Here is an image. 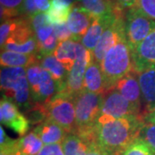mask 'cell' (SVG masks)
I'll return each instance as SVG.
<instances>
[{
  "label": "cell",
  "instance_id": "obj_37",
  "mask_svg": "<svg viewBox=\"0 0 155 155\" xmlns=\"http://www.w3.org/2000/svg\"><path fill=\"white\" fill-rule=\"evenodd\" d=\"M39 12L41 11H39L38 8L36 7L34 0H24L23 6H22V17L30 18Z\"/></svg>",
  "mask_w": 155,
  "mask_h": 155
},
{
  "label": "cell",
  "instance_id": "obj_4",
  "mask_svg": "<svg viewBox=\"0 0 155 155\" xmlns=\"http://www.w3.org/2000/svg\"><path fill=\"white\" fill-rule=\"evenodd\" d=\"M105 91L114 89L116 83L133 70L132 53L126 38L119 41L106 54L101 64Z\"/></svg>",
  "mask_w": 155,
  "mask_h": 155
},
{
  "label": "cell",
  "instance_id": "obj_20",
  "mask_svg": "<svg viewBox=\"0 0 155 155\" xmlns=\"http://www.w3.org/2000/svg\"><path fill=\"white\" fill-rule=\"evenodd\" d=\"M116 14H120V13H116L115 15L108 17H102V18L94 17L91 27L89 28L88 31L86 32L85 35L81 41V43L86 49L91 51V53L94 51L102 35L105 30L106 27L110 22L111 20L116 17Z\"/></svg>",
  "mask_w": 155,
  "mask_h": 155
},
{
  "label": "cell",
  "instance_id": "obj_17",
  "mask_svg": "<svg viewBox=\"0 0 155 155\" xmlns=\"http://www.w3.org/2000/svg\"><path fill=\"white\" fill-rule=\"evenodd\" d=\"M137 73L145 108L144 118L147 114L155 110V69H148Z\"/></svg>",
  "mask_w": 155,
  "mask_h": 155
},
{
  "label": "cell",
  "instance_id": "obj_8",
  "mask_svg": "<svg viewBox=\"0 0 155 155\" xmlns=\"http://www.w3.org/2000/svg\"><path fill=\"white\" fill-rule=\"evenodd\" d=\"M124 21L126 40L132 53L155 28V21L143 15L135 6L127 9Z\"/></svg>",
  "mask_w": 155,
  "mask_h": 155
},
{
  "label": "cell",
  "instance_id": "obj_12",
  "mask_svg": "<svg viewBox=\"0 0 155 155\" xmlns=\"http://www.w3.org/2000/svg\"><path fill=\"white\" fill-rule=\"evenodd\" d=\"M91 59V52L85 48L78 57L72 70L68 73L66 89L63 91H66L67 94L76 97V96L83 91L84 74Z\"/></svg>",
  "mask_w": 155,
  "mask_h": 155
},
{
  "label": "cell",
  "instance_id": "obj_11",
  "mask_svg": "<svg viewBox=\"0 0 155 155\" xmlns=\"http://www.w3.org/2000/svg\"><path fill=\"white\" fill-rule=\"evenodd\" d=\"M0 121L3 125L12 129L19 135H25L29 128V122L17 106L11 100L2 97L0 102Z\"/></svg>",
  "mask_w": 155,
  "mask_h": 155
},
{
  "label": "cell",
  "instance_id": "obj_24",
  "mask_svg": "<svg viewBox=\"0 0 155 155\" xmlns=\"http://www.w3.org/2000/svg\"><path fill=\"white\" fill-rule=\"evenodd\" d=\"M75 4L94 17H108L116 14L110 0H78Z\"/></svg>",
  "mask_w": 155,
  "mask_h": 155
},
{
  "label": "cell",
  "instance_id": "obj_27",
  "mask_svg": "<svg viewBox=\"0 0 155 155\" xmlns=\"http://www.w3.org/2000/svg\"><path fill=\"white\" fill-rule=\"evenodd\" d=\"M24 0H0L1 3V22L21 16Z\"/></svg>",
  "mask_w": 155,
  "mask_h": 155
},
{
  "label": "cell",
  "instance_id": "obj_9",
  "mask_svg": "<svg viewBox=\"0 0 155 155\" xmlns=\"http://www.w3.org/2000/svg\"><path fill=\"white\" fill-rule=\"evenodd\" d=\"M126 38L125 21L122 13L116 16L106 27L94 51L91 53L92 60L101 66L106 54L122 39Z\"/></svg>",
  "mask_w": 155,
  "mask_h": 155
},
{
  "label": "cell",
  "instance_id": "obj_30",
  "mask_svg": "<svg viewBox=\"0 0 155 155\" xmlns=\"http://www.w3.org/2000/svg\"><path fill=\"white\" fill-rule=\"evenodd\" d=\"M21 22V17L18 18H12L6 20L5 22H1V27H0V45L1 48L5 45L7 39L11 34L13 33L16 28L18 27Z\"/></svg>",
  "mask_w": 155,
  "mask_h": 155
},
{
  "label": "cell",
  "instance_id": "obj_14",
  "mask_svg": "<svg viewBox=\"0 0 155 155\" xmlns=\"http://www.w3.org/2000/svg\"><path fill=\"white\" fill-rule=\"evenodd\" d=\"M114 89L140 112L142 96L137 72L134 69L130 71L116 83Z\"/></svg>",
  "mask_w": 155,
  "mask_h": 155
},
{
  "label": "cell",
  "instance_id": "obj_3",
  "mask_svg": "<svg viewBox=\"0 0 155 155\" xmlns=\"http://www.w3.org/2000/svg\"><path fill=\"white\" fill-rule=\"evenodd\" d=\"M2 97L12 101L22 110L31 109L34 102L24 67H1L0 74Z\"/></svg>",
  "mask_w": 155,
  "mask_h": 155
},
{
  "label": "cell",
  "instance_id": "obj_22",
  "mask_svg": "<svg viewBox=\"0 0 155 155\" xmlns=\"http://www.w3.org/2000/svg\"><path fill=\"white\" fill-rule=\"evenodd\" d=\"M84 90L94 93H104L105 91L101 66L92 59L85 71L84 78Z\"/></svg>",
  "mask_w": 155,
  "mask_h": 155
},
{
  "label": "cell",
  "instance_id": "obj_15",
  "mask_svg": "<svg viewBox=\"0 0 155 155\" xmlns=\"http://www.w3.org/2000/svg\"><path fill=\"white\" fill-rule=\"evenodd\" d=\"M94 17L76 4L73 5L72 12L67 24L72 35V39L81 41L93 22Z\"/></svg>",
  "mask_w": 155,
  "mask_h": 155
},
{
  "label": "cell",
  "instance_id": "obj_6",
  "mask_svg": "<svg viewBox=\"0 0 155 155\" xmlns=\"http://www.w3.org/2000/svg\"><path fill=\"white\" fill-rule=\"evenodd\" d=\"M48 119L56 122L67 133H73L75 130V97L66 91L58 92L45 104Z\"/></svg>",
  "mask_w": 155,
  "mask_h": 155
},
{
  "label": "cell",
  "instance_id": "obj_5",
  "mask_svg": "<svg viewBox=\"0 0 155 155\" xmlns=\"http://www.w3.org/2000/svg\"><path fill=\"white\" fill-rule=\"evenodd\" d=\"M26 72L35 103L45 104L61 91L60 85L54 80L49 72L41 67L40 62L27 67Z\"/></svg>",
  "mask_w": 155,
  "mask_h": 155
},
{
  "label": "cell",
  "instance_id": "obj_19",
  "mask_svg": "<svg viewBox=\"0 0 155 155\" xmlns=\"http://www.w3.org/2000/svg\"><path fill=\"white\" fill-rule=\"evenodd\" d=\"M34 132L45 145L61 144L68 134L61 126L50 119H46L38 124L35 127Z\"/></svg>",
  "mask_w": 155,
  "mask_h": 155
},
{
  "label": "cell",
  "instance_id": "obj_29",
  "mask_svg": "<svg viewBox=\"0 0 155 155\" xmlns=\"http://www.w3.org/2000/svg\"><path fill=\"white\" fill-rule=\"evenodd\" d=\"M24 116L27 117L29 123L31 124H40L48 119V113L46 105L43 104H37L29 109L28 110L25 111Z\"/></svg>",
  "mask_w": 155,
  "mask_h": 155
},
{
  "label": "cell",
  "instance_id": "obj_35",
  "mask_svg": "<svg viewBox=\"0 0 155 155\" xmlns=\"http://www.w3.org/2000/svg\"><path fill=\"white\" fill-rule=\"evenodd\" d=\"M54 34L59 43L72 39V35L70 29L68 28L67 23L61 25H54Z\"/></svg>",
  "mask_w": 155,
  "mask_h": 155
},
{
  "label": "cell",
  "instance_id": "obj_2",
  "mask_svg": "<svg viewBox=\"0 0 155 155\" xmlns=\"http://www.w3.org/2000/svg\"><path fill=\"white\" fill-rule=\"evenodd\" d=\"M104 93H94L83 90L75 97L76 122L72 134L86 140L89 142H96L94 128L101 115Z\"/></svg>",
  "mask_w": 155,
  "mask_h": 155
},
{
  "label": "cell",
  "instance_id": "obj_23",
  "mask_svg": "<svg viewBox=\"0 0 155 155\" xmlns=\"http://www.w3.org/2000/svg\"><path fill=\"white\" fill-rule=\"evenodd\" d=\"M1 67H25L40 62V56L35 54H23L12 51H1Z\"/></svg>",
  "mask_w": 155,
  "mask_h": 155
},
{
  "label": "cell",
  "instance_id": "obj_43",
  "mask_svg": "<svg viewBox=\"0 0 155 155\" xmlns=\"http://www.w3.org/2000/svg\"><path fill=\"white\" fill-rule=\"evenodd\" d=\"M143 119H144L145 122L155 124V110L153 111L148 113V114H147V115L144 116Z\"/></svg>",
  "mask_w": 155,
  "mask_h": 155
},
{
  "label": "cell",
  "instance_id": "obj_39",
  "mask_svg": "<svg viewBox=\"0 0 155 155\" xmlns=\"http://www.w3.org/2000/svg\"><path fill=\"white\" fill-rule=\"evenodd\" d=\"M38 155H65L62 144L46 145L41 150Z\"/></svg>",
  "mask_w": 155,
  "mask_h": 155
},
{
  "label": "cell",
  "instance_id": "obj_7",
  "mask_svg": "<svg viewBox=\"0 0 155 155\" xmlns=\"http://www.w3.org/2000/svg\"><path fill=\"white\" fill-rule=\"evenodd\" d=\"M1 49L23 54L39 55L38 41L29 18L21 17L20 24L9 36Z\"/></svg>",
  "mask_w": 155,
  "mask_h": 155
},
{
  "label": "cell",
  "instance_id": "obj_32",
  "mask_svg": "<svg viewBox=\"0 0 155 155\" xmlns=\"http://www.w3.org/2000/svg\"><path fill=\"white\" fill-rule=\"evenodd\" d=\"M59 41L57 40L55 34L54 33L49 38H48L42 43L39 44V56L40 58L45 55L54 54Z\"/></svg>",
  "mask_w": 155,
  "mask_h": 155
},
{
  "label": "cell",
  "instance_id": "obj_40",
  "mask_svg": "<svg viewBox=\"0 0 155 155\" xmlns=\"http://www.w3.org/2000/svg\"><path fill=\"white\" fill-rule=\"evenodd\" d=\"M85 155H111L109 152H107L105 149H104L102 147H100L99 145L97 142H92L90 145L87 153Z\"/></svg>",
  "mask_w": 155,
  "mask_h": 155
},
{
  "label": "cell",
  "instance_id": "obj_41",
  "mask_svg": "<svg viewBox=\"0 0 155 155\" xmlns=\"http://www.w3.org/2000/svg\"><path fill=\"white\" fill-rule=\"evenodd\" d=\"M0 134H1V138H0V147L1 148H5V147H8L15 142L16 140H12L10 138L7 134H6L5 131L4 130L3 126L0 127Z\"/></svg>",
  "mask_w": 155,
  "mask_h": 155
},
{
  "label": "cell",
  "instance_id": "obj_28",
  "mask_svg": "<svg viewBox=\"0 0 155 155\" xmlns=\"http://www.w3.org/2000/svg\"><path fill=\"white\" fill-rule=\"evenodd\" d=\"M120 155H155V153L144 140L138 137L127 146Z\"/></svg>",
  "mask_w": 155,
  "mask_h": 155
},
{
  "label": "cell",
  "instance_id": "obj_33",
  "mask_svg": "<svg viewBox=\"0 0 155 155\" xmlns=\"http://www.w3.org/2000/svg\"><path fill=\"white\" fill-rule=\"evenodd\" d=\"M135 7L146 17L155 21V0H137Z\"/></svg>",
  "mask_w": 155,
  "mask_h": 155
},
{
  "label": "cell",
  "instance_id": "obj_44",
  "mask_svg": "<svg viewBox=\"0 0 155 155\" xmlns=\"http://www.w3.org/2000/svg\"><path fill=\"white\" fill-rule=\"evenodd\" d=\"M55 1L61 3V4H63V5H65L72 6L76 2H77L78 0H55Z\"/></svg>",
  "mask_w": 155,
  "mask_h": 155
},
{
  "label": "cell",
  "instance_id": "obj_25",
  "mask_svg": "<svg viewBox=\"0 0 155 155\" xmlns=\"http://www.w3.org/2000/svg\"><path fill=\"white\" fill-rule=\"evenodd\" d=\"M91 143L76 134L69 133L61 144L65 155H85Z\"/></svg>",
  "mask_w": 155,
  "mask_h": 155
},
{
  "label": "cell",
  "instance_id": "obj_1",
  "mask_svg": "<svg viewBox=\"0 0 155 155\" xmlns=\"http://www.w3.org/2000/svg\"><path fill=\"white\" fill-rule=\"evenodd\" d=\"M144 122L140 116L115 119L100 115L94 128L95 141L111 155H120L138 138Z\"/></svg>",
  "mask_w": 155,
  "mask_h": 155
},
{
  "label": "cell",
  "instance_id": "obj_10",
  "mask_svg": "<svg viewBox=\"0 0 155 155\" xmlns=\"http://www.w3.org/2000/svg\"><path fill=\"white\" fill-rule=\"evenodd\" d=\"M101 115L110 116L115 119L127 116H141L140 112L115 89L104 92Z\"/></svg>",
  "mask_w": 155,
  "mask_h": 155
},
{
  "label": "cell",
  "instance_id": "obj_36",
  "mask_svg": "<svg viewBox=\"0 0 155 155\" xmlns=\"http://www.w3.org/2000/svg\"><path fill=\"white\" fill-rule=\"evenodd\" d=\"M115 13H122L124 9H129L136 5L137 0H110Z\"/></svg>",
  "mask_w": 155,
  "mask_h": 155
},
{
  "label": "cell",
  "instance_id": "obj_34",
  "mask_svg": "<svg viewBox=\"0 0 155 155\" xmlns=\"http://www.w3.org/2000/svg\"><path fill=\"white\" fill-rule=\"evenodd\" d=\"M30 22H31V26L35 30V32L39 29V28L48 26V25H52L50 23L49 20L48 18L47 14H45L44 12H39L36 15H35L32 17L29 18Z\"/></svg>",
  "mask_w": 155,
  "mask_h": 155
},
{
  "label": "cell",
  "instance_id": "obj_42",
  "mask_svg": "<svg viewBox=\"0 0 155 155\" xmlns=\"http://www.w3.org/2000/svg\"><path fill=\"white\" fill-rule=\"evenodd\" d=\"M35 3V5L38 8L41 12L48 11L50 8L49 0H34Z\"/></svg>",
  "mask_w": 155,
  "mask_h": 155
},
{
  "label": "cell",
  "instance_id": "obj_38",
  "mask_svg": "<svg viewBox=\"0 0 155 155\" xmlns=\"http://www.w3.org/2000/svg\"><path fill=\"white\" fill-rule=\"evenodd\" d=\"M54 33V25H48L42 28H39L35 31V35L38 41V43H42Z\"/></svg>",
  "mask_w": 155,
  "mask_h": 155
},
{
  "label": "cell",
  "instance_id": "obj_45",
  "mask_svg": "<svg viewBox=\"0 0 155 155\" xmlns=\"http://www.w3.org/2000/svg\"><path fill=\"white\" fill-rule=\"evenodd\" d=\"M0 155H12V153L10 151H8V150H1Z\"/></svg>",
  "mask_w": 155,
  "mask_h": 155
},
{
  "label": "cell",
  "instance_id": "obj_31",
  "mask_svg": "<svg viewBox=\"0 0 155 155\" xmlns=\"http://www.w3.org/2000/svg\"><path fill=\"white\" fill-rule=\"evenodd\" d=\"M139 137L144 140L155 153V124L145 122L140 129Z\"/></svg>",
  "mask_w": 155,
  "mask_h": 155
},
{
  "label": "cell",
  "instance_id": "obj_16",
  "mask_svg": "<svg viewBox=\"0 0 155 155\" xmlns=\"http://www.w3.org/2000/svg\"><path fill=\"white\" fill-rule=\"evenodd\" d=\"M84 49L85 48L82 43L71 39L60 42L54 53V55L63 65L67 72H70L78 57L82 54Z\"/></svg>",
  "mask_w": 155,
  "mask_h": 155
},
{
  "label": "cell",
  "instance_id": "obj_26",
  "mask_svg": "<svg viewBox=\"0 0 155 155\" xmlns=\"http://www.w3.org/2000/svg\"><path fill=\"white\" fill-rule=\"evenodd\" d=\"M72 7L73 5L67 6L55 0H51L49 10L47 11V16L50 23L52 25H61L67 22Z\"/></svg>",
  "mask_w": 155,
  "mask_h": 155
},
{
  "label": "cell",
  "instance_id": "obj_21",
  "mask_svg": "<svg viewBox=\"0 0 155 155\" xmlns=\"http://www.w3.org/2000/svg\"><path fill=\"white\" fill-rule=\"evenodd\" d=\"M40 65L41 67L51 74L56 83L60 85L61 91L66 89L68 73L66 68L54 54L42 56L40 58Z\"/></svg>",
  "mask_w": 155,
  "mask_h": 155
},
{
  "label": "cell",
  "instance_id": "obj_18",
  "mask_svg": "<svg viewBox=\"0 0 155 155\" xmlns=\"http://www.w3.org/2000/svg\"><path fill=\"white\" fill-rule=\"evenodd\" d=\"M42 147V140L33 131L16 140L10 147L1 148V150H8L12 155H38Z\"/></svg>",
  "mask_w": 155,
  "mask_h": 155
},
{
  "label": "cell",
  "instance_id": "obj_13",
  "mask_svg": "<svg viewBox=\"0 0 155 155\" xmlns=\"http://www.w3.org/2000/svg\"><path fill=\"white\" fill-rule=\"evenodd\" d=\"M132 61L135 72L155 69V28L132 52Z\"/></svg>",
  "mask_w": 155,
  "mask_h": 155
}]
</instances>
